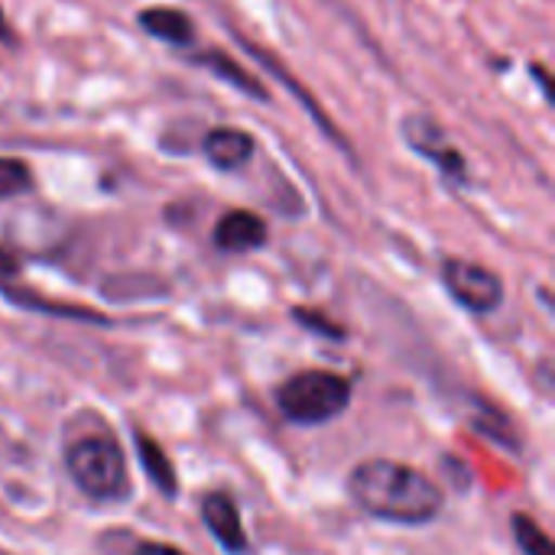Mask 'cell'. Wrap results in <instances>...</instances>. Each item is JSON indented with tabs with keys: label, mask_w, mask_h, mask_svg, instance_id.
Segmentation results:
<instances>
[{
	"label": "cell",
	"mask_w": 555,
	"mask_h": 555,
	"mask_svg": "<svg viewBox=\"0 0 555 555\" xmlns=\"http://www.w3.org/2000/svg\"><path fill=\"white\" fill-rule=\"evenodd\" d=\"M75 488L94 501H120L127 494V462L117 442L94 436L81 439L65 455Z\"/></svg>",
	"instance_id": "3957f363"
},
{
	"label": "cell",
	"mask_w": 555,
	"mask_h": 555,
	"mask_svg": "<svg viewBox=\"0 0 555 555\" xmlns=\"http://www.w3.org/2000/svg\"><path fill=\"white\" fill-rule=\"evenodd\" d=\"M33 189V172L16 156H0V198H13Z\"/></svg>",
	"instance_id": "4fadbf2b"
},
{
	"label": "cell",
	"mask_w": 555,
	"mask_h": 555,
	"mask_svg": "<svg viewBox=\"0 0 555 555\" xmlns=\"http://www.w3.org/2000/svg\"><path fill=\"white\" fill-rule=\"evenodd\" d=\"M202 517H205V527L208 533L218 540V546L231 555L247 553V533H244V524H241V514H237V504L218 491V494H208L205 504H202Z\"/></svg>",
	"instance_id": "52a82bcc"
},
{
	"label": "cell",
	"mask_w": 555,
	"mask_h": 555,
	"mask_svg": "<svg viewBox=\"0 0 555 555\" xmlns=\"http://www.w3.org/2000/svg\"><path fill=\"white\" fill-rule=\"evenodd\" d=\"M283 416L296 426H322L341 416L351 403V384L328 371H306L276 390Z\"/></svg>",
	"instance_id": "7a4b0ae2"
},
{
	"label": "cell",
	"mask_w": 555,
	"mask_h": 555,
	"mask_svg": "<svg viewBox=\"0 0 555 555\" xmlns=\"http://www.w3.org/2000/svg\"><path fill=\"white\" fill-rule=\"evenodd\" d=\"M514 530H517V543L524 546L527 555H553L550 537L530 517H514Z\"/></svg>",
	"instance_id": "5bb4252c"
},
{
	"label": "cell",
	"mask_w": 555,
	"mask_h": 555,
	"mask_svg": "<svg viewBox=\"0 0 555 555\" xmlns=\"http://www.w3.org/2000/svg\"><path fill=\"white\" fill-rule=\"evenodd\" d=\"M202 150L208 156V163L221 172H237L241 166L250 163L254 156V137L234 127H215L205 133Z\"/></svg>",
	"instance_id": "9c48e42d"
},
{
	"label": "cell",
	"mask_w": 555,
	"mask_h": 555,
	"mask_svg": "<svg viewBox=\"0 0 555 555\" xmlns=\"http://www.w3.org/2000/svg\"><path fill=\"white\" fill-rule=\"evenodd\" d=\"M137 452H140V462L150 475V481L163 491V494H176V468L172 462L166 459V452L146 436V433H137Z\"/></svg>",
	"instance_id": "7c38bea8"
},
{
	"label": "cell",
	"mask_w": 555,
	"mask_h": 555,
	"mask_svg": "<svg viewBox=\"0 0 555 555\" xmlns=\"http://www.w3.org/2000/svg\"><path fill=\"white\" fill-rule=\"evenodd\" d=\"M293 319H299L302 325H309V328H315V332H325V335H341V328H335V325H328V319H322V315H315V312H306V309H293Z\"/></svg>",
	"instance_id": "9a60e30c"
},
{
	"label": "cell",
	"mask_w": 555,
	"mask_h": 555,
	"mask_svg": "<svg viewBox=\"0 0 555 555\" xmlns=\"http://www.w3.org/2000/svg\"><path fill=\"white\" fill-rule=\"evenodd\" d=\"M231 33H234V29H231ZM234 39H237V42H241V46H244V49H247V52H250V55H254V59H257V62H260L263 68H267V72H273V78H276V81H280V85H283V88H286L289 94H296V98H299V104H302V107H306V111L312 114V120L319 124V130H325V133H328V140H332L335 146H341V150H345V156H351V143H348V140H345V137H341V133L335 130V124L328 120V114H325V111H322V107L315 104V98H312V94H309V91H306V88H302V85H299V81H296V78L289 75V68H286V65H283V62H280L276 55H273V52L260 49L257 42L244 39L241 33H234Z\"/></svg>",
	"instance_id": "8992f818"
},
{
	"label": "cell",
	"mask_w": 555,
	"mask_h": 555,
	"mask_svg": "<svg viewBox=\"0 0 555 555\" xmlns=\"http://www.w3.org/2000/svg\"><path fill=\"white\" fill-rule=\"evenodd\" d=\"M137 23H140L143 33H150L153 39L169 42L176 49H185L195 39L192 16L182 13V10H176V7H146V10L137 13Z\"/></svg>",
	"instance_id": "8fae6325"
},
{
	"label": "cell",
	"mask_w": 555,
	"mask_h": 555,
	"mask_svg": "<svg viewBox=\"0 0 555 555\" xmlns=\"http://www.w3.org/2000/svg\"><path fill=\"white\" fill-rule=\"evenodd\" d=\"M133 555H182L179 550H172V546H163V543H143L140 550Z\"/></svg>",
	"instance_id": "2e32d148"
},
{
	"label": "cell",
	"mask_w": 555,
	"mask_h": 555,
	"mask_svg": "<svg viewBox=\"0 0 555 555\" xmlns=\"http://www.w3.org/2000/svg\"><path fill=\"white\" fill-rule=\"evenodd\" d=\"M192 62H195V65H202V68H208L215 78L228 81L231 88H237V91H244V94L257 98L260 104H267V101H270L267 85H263L257 75H250L237 59H231L224 49H202V52H195V55H192Z\"/></svg>",
	"instance_id": "30bf717a"
},
{
	"label": "cell",
	"mask_w": 555,
	"mask_h": 555,
	"mask_svg": "<svg viewBox=\"0 0 555 555\" xmlns=\"http://www.w3.org/2000/svg\"><path fill=\"white\" fill-rule=\"evenodd\" d=\"M400 130H403V140L410 143L413 153H420L423 159H433L452 182H468V163H465V156L459 153V146L449 143L446 130L433 117L410 114V117H403Z\"/></svg>",
	"instance_id": "5b68a950"
},
{
	"label": "cell",
	"mask_w": 555,
	"mask_h": 555,
	"mask_svg": "<svg viewBox=\"0 0 555 555\" xmlns=\"http://www.w3.org/2000/svg\"><path fill=\"white\" fill-rule=\"evenodd\" d=\"M215 247L224 254H247L267 244V224L254 211H228L215 224Z\"/></svg>",
	"instance_id": "ba28073f"
},
{
	"label": "cell",
	"mask_w": 555,
	"mask_h": 555,
	"mask_svg": "<svg viewBox=\"0 0 555 555\" xmlns=\"http://www.w3.org/2000/svg\"><path fill=\"white\" fill-rule=\"evenodd\" d=\"M0 42H3V46H13V42H16V33H13V26L7 23L3 7H0Z\"/></svg>",
	"instance_id": "e0dca14e"
},
{
	"label": "cell",
	"mask_w": 555,
	"mask_h": 555,
	"mask_svg": "<svg viewBox=\"0 0 555 555\" xmlns=\"http://www.w3.org/2000/svg\"><path fill=\"white\" fill-rule=\"evenodd\" d=\"M348 491L364 514L403 527L429 524L446 504V494L433 478L390 459L361 462L348 478Z\"/></svg>",
	"instance_id": "6da1fadb"
},
{
	"label": "cell",
	"mask_w": 555,
	"mask_h": 555,
	"mask_svg": "<svg viewBox=\"0 0 555 555\" xmlns=\"http://www.w3.org/2000/svg\"><path fill=\"white\" fill-rule=\"evenodd\" d=\"M442 280H446L449 293L455 296V302H462L472 312L488 315V312L501 309V302H504V283H501V276L494 270L481 267V263L452 257L442 267Z\"/></svg>",
	"instance_id": "277c9868"
}]
</instances>
